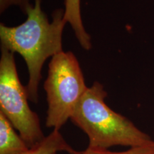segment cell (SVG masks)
Masks as SVG:
<instances>
[{
	"instance_id": "cell-1",
	"label": "cell",
	"mask_w": 154,
	"mask_h": 154,
	"mask_svg": "<svg viewBox=\"0 0 154 154\" xmlns=\"http://www.w3.org/2000/svg\"><path fill=\"white\" fill-rule=\"evenodd\" d=\"M25 14L27 18L19 26H7L1 23L0 41L1 47L19 54L24 59L29 72L26 86L29 100L36 103L42 67L48 58L63 51L62 34L66 22L63 9L54 11L49 22L42 9V0L29 5Z\"/></svg>"
},
{
	"instance_id": "cell-8",
	"label": "cell",
	"mask_w": 154,
	"mask_h": 154,
	"mask_svg": "<svg viewBox=\"0 0 154 154\" xmlns=\"http://www.w3.org/2000/svg\"><path fill=\"white\" fill-rule=\"evenodd\" d=\"M79 154H154V142L149 145L129 148L124 151H111L109 149H96L87 148Z\"/></svg>"
},
{
	"instance_id": "cell-9",
	"label": "cell",
	"mask_w": 154,
	"mask_h": 154,
	"mask_svg": "<svg viewBox=\"0 0 154 154\" xmlns=\"http://www.w3.org/2000/svg\"><path fill=\"white\" fill-rule=\"evenodd\" d=\"M29 5H30L29 0H0V12L2 14L11 6H17L25 13Z\"/></svg>"
},
{
	"instance_id": "cell-5",
	"label": "cell",
	"mask_w": 154,
	"mask_h": 154,
	"mask_svg": "<svg viewBox=\"0 0 154 154\" xmlns=\"http://www.w3.org/2000/svg\"><path fill=\"white\" fill-rule=\"evenodd\" d=\"M64 17L63 19L71 25L75 36L84 49H91V36L84 28L81 13V0H64Z\"/></svg>"
},
{
	"instance_id": "cell-4",
	"label": "cell",
	"mask_w": 154,
	"mask_h": 154,
	"mask_svg": "<svg viewBox=\"0 0 154 154\" xmlns=\"http://www.w3.org/2000/svg\"><path fill=\"white\" fill-rule=\"evenodd\" d=\"M26 88L19 80L14 53L1 47L0 112L32 148L45 138L38 114L30 109Z\"/></svg>"
},
{
	"instance_id": "cell-6",
	"label": "cell",
	"mask_w": 154,
	"mask_h": 154,
	"mask_svg": "<svg viewBox=\"0 0 154 154\" xmlns=\"http://www.w3.org/2000/svg\"><path fill=\"white\" fill-rule=\"evenodd\" d=\"M29 149L10 121L0 112V154H19Z\"/></svg>"
},
{
	"instance_id": "cell-7",
	"label": "cell",
	"mask_w": 154,
	"mask_h": 154,
	"mask_svg": "<svg viewBox=\"0 0 154 154\" xmlns=\"http://www.w3.org/2000/svg\"><path fill=\"white\" fill-rule=\"evenodd\" d=\"M60 151H66L69 154H79L80 152L67 143L59 130L54 129L41 142L19 154H57Z\"/></svg>"
},
{
	"instance_id": "cell-2",
	"label": "cell",
	"mask_w": 154,
	"mask_h": 154,
	"mask_svg": "<svg viewBox=\"0 0 154 154\" xmlns=\"http://www.w3.org/2000/svg\"><path fill=\"white\" fill-rule=\"evenodd\" d=\"M107 92L95 82L77 103L71 116L75 126L88 138V147L109 149L115 146L133 148L153 143L149 135L136 127L129 119L115 112L105 102Z\"/></svg>"
},
{
	"instance_id": "cell-3",
	"label": "cell",
	"mask_w": 154,
	"mask_h": 154,
	"mask_svg": "<svg viewBox=\"0 0 154 154\" xmlns=\"http://www.w3.org/2000/svg\"><path fill=\"white\" fill-rule=\"evenodd\" d=\"M44 87L48 104L46 126L60 130L88 88L74 53L62 51L51 57Z\"/></svg>"
}]
</instances>
